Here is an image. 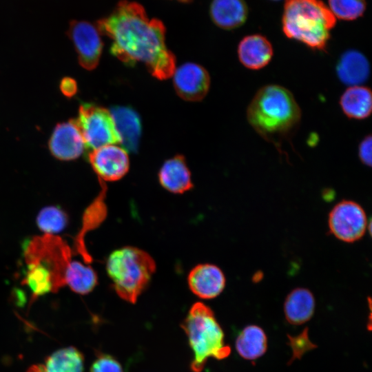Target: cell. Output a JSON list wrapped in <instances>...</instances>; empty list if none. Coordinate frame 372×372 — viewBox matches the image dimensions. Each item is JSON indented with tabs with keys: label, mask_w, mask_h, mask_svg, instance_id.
Wrapping results in <instances>:
<instances>
[{
	"label": "cell",
	"mask_w": 372,
	"mask_h": 372,
	"mask_svg": "<svg viewBox=\"0 0 372 372\" xmlns=\"http://www.w3.org/2000/svg\"><path fill=\"white\" fill-rule=\"evenodd\" d=\"M253 129L281 152L285 141L298 128L301 110L292 93L279 85H267L254 96L246 112Z\"/></svg>",
	"instance_id": "7a4b0ae2"
},
{
	"label": "cell",
	"mask_w": 372,
	"mask_h": 372,
	"mask_svg": "<svg viewBox=\"0 0 372 372\" xmlns=\"http://www.w3.org/2000/svg\"><path fill=\"white\" fill-rule=\"evenodd\" d=\"M187 283L192 292L201 299H212L225 289L226 279L223 271L209 263L199 264L189 273Z\"/></svg>",
	"instance_id": "4fadbf2b"
},
{
	"label": "cell",
	"mask_w": 372,
	"mask_h": 372,
	"mask_svg": "<svg viewBox=\"0 0 372 372\" xmlns=\"http://www.w3.org/2000/svg\"><path fill=\"white\" fill-rule=\"evenodd\" d=\"M27 264H39L52 274L57 289L65 285V274L71 261V250L59 237L45 234L32 238L24 249Z\"/></svg>",
	"instance_id": "8992f818"
},
{
	"label": "cell",
	"mask_w": 372,
	"mask_h": 372,
	"mask_svg": "<svg viewBox=\"0 0 372 372\" xmlns=\"http://www.w3.org/2000/svg\"><path fill=\"white\" fill-rule=\"evenodd\" d=\"M99 183L101 189L98 196L85 209L82 218L81 229L74 239V251L81 255L87 264L92 262V258L85 247V235L97 228L104 221L107 213L105 202L107 187L105 182L99 180Z\"/></svg>",
	"instance_id": "5bb4252c"
},
{
	"label": "cell",
	"mask_w": 372,
	"mask_h": 372,
	"mask_svg": "<svg viewBox=\"0 0 372 372\" xmlns=\"http://www.w3.org/2000/svg\"><path fill=\"white\" fill-rule=\"evenodd\" d=\"M90 372H124L121 364L114 356L98 353Z\"/></svg>",
	"instance_id": "83f0119b"
},
{
	"label": "cell",
	"mask_w": 372,
	"mask_h": 372,
	"mask_svg": "<svg viewBox=\"0 0 372 372\" xmlns=\"http://www.w3.org/2000/svg\"><path fill=\"white\" fill-rule=\"evenodd\" d=\"M336 73L342 83L349 87L360 85L369 76V63L362 52L349 50L340 56L336 65Z\"/></svg>",
	"instance_id": "e0dca14e"
},
{
	"label": "cell",
	"mask_w": 372,
	"mask_h": 372,
	"mask_svg": "<svg viewBox=\"0 0 372 372\" xmlns=\"http://www.w3.org/2000/svg\"><path fill=\"white\" fill-rule=\"evenodd\" d=\"M236 349L244 359L254 360L262 356L267 349V338L258 325L245 327L236 338Z\"/></svg>",
	"instance_id": "7402d4cb"
},
{
	"label": "cell",
	"mask_w": 372,
	"mask_h": 372,
	"mask_svg": "<svg viewBox=\"0 0 372 372\" xmlns=\"http://www.w3.org/2000/svg\"><path fill=\"white\" fill-rule=\"evenodd\" d=\"M371 136H366L358 147V156L361 162L369 167L371 166Z\"/></svg>",
	"instance_id": "f1b7e54d"
},
{
	"label": "cell",
	"mask_w": 372,
	"mask_h": 372,
	"mask_svg": "<svg viewBox=\"0 0 372 372\" xmlns=\"http://www.w3.org/2000/svg\"><path fill=\"white\" fill-rule=\"evenodd\" d=\"M68 221L67 214L55 206L43 208L37 217L38 227L45 234L50 235L61 231L66 227Z\"/></svg>",
	"instance_id": "484cf974"
},
{
	"label": "cell",
	"mask_w": 372,
	"mask_h": 372,
	"mask_svg": "<svg viewBox=\"0 0 372 372\" xmlns=\"http://www.w3.org/2000/svg\"><path fill=\"white\" fill-rule=\"evenodd\" d=\"M90 163L99 180L116 181L128 172L130 160L126 149L117 145H107L92 150L88 156Z\"/></svg>",
	"instance_id": "30bf717a"
},
{
	"label": "cell",
	"mask_w": 372,
	"mask_h": 372,
	"mask_svg": "<svg viewBox=\"0 0 372 372\" xmlns=\"http://www.w3.org/2000/svg\"><path fill=\"white\" fill-rule=\"evenodd\" d=\"M340 105L348 118L356 120L365 119L371 113V91L363 85L350 86L341 95Z\"/></svg>",
	"instance_id": "ffe728a7"
},
{
	"label": "cell",
	"mask_w": 372,
	"mask_h": 372,
	"mask_svg": "<svg viewBox=\"0 0 372 372\" xmlns=\"http://www.w3.org/2000/svg\"><path fill=\"white\" fill-rule=\"evenodd\" d=\"M125 149L135 152L141 132V120L135 111L126 107H116L110 111Z\"/></svg>",
	"instance_id": "44dd1931"
},
{
	"label": "cell",
	"mask_w": 372,
	"mask_h": 372,
	"mask_svg": "<svg viewBox=\"0 0 372 372\" xmlns=\"http://www.w3.org/2000/svg\"><path fill=\"white\" fill-rule=\"evenodd\" d=\"M60 88L65 96L71 97L76 94L77 85L74 79L67 77L61 81Z\"/></svg>",
	"instance_id": "f546056e"
},
{
	"label": "cell",
	"mask_w": 372,
	"mask_h": 372,
	"mask_svg": "<svg viewBox=\"0 0 372 372\" xmlns=\"http://www.w3.org/2000/svg\"><path fill=\"white\" fill-rule=\"evenodd\" d=\"M180 326L193 353L192 372H201L210 358L223 360L229 355L231 349L225 342L224 332L214 311L203 302L191 307Z\"/></svg>",
	"instance_id": "277c9868"
},
{
	"label": "cell",
	"mask_w": 372,
	"mask_h": 372,
	"mask_svg": "<svg viewBox=\"0 0 372 372\" xmlns=\"http://www.w3.org/2000/svg\"><path fill=\"white\" fill-rule=\"evenodd\" d=\"M178 1H182V2H189L191 0H178Z\"/></svg>",
	"instance_id": "1f68e13d"
},
{
	"label": "cell",
	"mask_w": 372,
	"mask_h": 372,
	"mask_svg": "<svg viewBox=\"0 0 372 372\" xmlns=\"http://www.w3.org/2000/svg\"><path fill=\"white\" fill-rule=\"evenodd\" d=\"M158 176L161 186L174 194H183L194 187L191 172L182 155H176L165 161Z\"/></svg>",
	"instance_id": "2e32d148"
},
{
	"label": "cell",
	"mask_w": 372,
	"mask_h": 372,
	"mask_svg": "<svg viewBox=\"0 0 372 372\" xmlns=\"http://www.w3.org/2000/svg\"><path fill=\"white\" fill-rule=\"evenodd\" d=\"M42 364H37L30 366L25 372H43Z\"/></svg>",
	"instance_id": "4dcf8cb0"
},
{
	"label": "cell",
	"mask_w": 372,
	"mask_h": 372,
	"mask_svg": "<svg viewBox=\"0 0 372 372\" xmlns=\"http://www.w3.org/2000/svg\"><path fill=\"white\" fill-rule=\"evenodd\" d=\"M68 35L74 43L80 65L88 70L94 69L99 62L103 46L96 25L74 20L70 23Z\"/></svg>",
	"instance_id": "9c48e42d"
},
{
	"label": "cell",
	"mask_w": 372,
	"mask_h": 372,
	"mask_svg": "<svg viewBox=\"0 0 372 372\" xmlns=\"http://www.w3.org/2000/svg\"><path fill=\"white\" fill-rule=\"evenodd\" d=\"M336 18L320 0H286L282 19V31L289 39L309 48L323 51Z\"/></svg>",
	"instance_id": "3957f363"
},
{
	"label": "cell",
	"mask_w": 372,
	"mask_h": 372,
	"mask_svg": "<svg viewBox=\"0 0 372 372\" xmlns=\"http://www.w3.org/2000/svg\"><path fill=\"white\" fill-rule=\"evenodd\" d=\"M27 265V271L23 282L31 289L33 299L50 291H57L54 278L47 268L39 264Z\"/></svg>",
	"instance_id": "d4e9b609"
},
{
	"label": "cell",
	"mask_w": 372,
	"mask_h": 372,
	"mask_svg": "<svg viewBox=\"0 0 372 372\" xmlns=\"http://www.w3.org/2000/svg\"><path fill=\"white\" fill-rule=\"evenodd\" d=\"M315 307L316 300L311 291L305 288H296L285 298L284 314L289 323L300 325L312 318Z\"/></svg>",
	"instance_id": "d6986e66"
},
{
	"label": "cell",
	"mask_w": 372,
	"mask_h": 372,
	"mask_svg": "<svg viewBox=\"0 0 372 372\" xmlns=\"http://www.w3.org/2000/svg\"><path fill=\"white\" fill-rule=\"evenodd\" d=\"M328 8L334 17L342 20H355L366 10V0H328Z\"/></svg>",
	"instance_id": "4316f807"
},
{
	"label": "cell",
	"mask_w": 372,
	"mask_h": 372,
	"mask_svg": "<svg viewBox=\"0 0 372 372\" xmlns=\"http://www.w3.org/2000/svg\"><path fill=\"white\" fill-rule=\"evenodd\" d=\"M65 285L76 293L85 295L91 292L98 282L96 271L78 261H70L65 274Z\"/></svg>",
	"instance_id": "cb8c5ba5"
},
{
	"label": "cell",
	"mask_w": 372,
	"mask_h": 372,
	"mask_svg": "<svg viewBox=\"0 0 372 372\" xmlns=\"http://www.w3.org/2000/svg\"><path fill=\"white\" fill-rule=\"evenodd\" d=\"M237 53L240 62L245 68L258 70L269 63L273 50L265 37L255 34L246 36L240 41Z\"/></svg>",
	"instance_id": "9a60e30c"
},
{
	"label": "cell",
	"mask_w": 372,
	"mask_h": 372,
	"mask_svg": "<svg viewBox=\"0 0 372 372\" xmlns=\"http://www.w3.org/2000/svg\"><path fill=\"white\" fill-rule=\"evenodd\" d=\"M85 146L76 119L58 124L49 141L52 154L62 161L77 158L83 153Z\"/></svg>",
	"instance_id": "7c38bea8"
},
{
	"label": "cell",
	"mask_w": 372,
	"mask_h": 372,
	"mask_svg": "<svg viewBox=\"0 0 372 372\" xmlns=\"http://www.w3.org/2000/svg\"><path fill=\"white\" fill-rule=\"evenodd\" d=\"M272 1H278V0H272Z\"/></svg>",
	"instance_id": "d6a6232c"
},
{
	"label": "cell",
	"mask_w": 372,
	"mask_h": 372,
	"mask_svg": "<svg viewBox=\"0 0 372 372\" xmlns=\"http://www.w3.org/2000/svg\"><path fill=\"white\" fill-rule=\"evenodd\" d=\"M43 372H83L84 356L76 347L59 349L42 364Z\"/></svg>",
	"instance_id": "603a6c76"
},
{
	"label": "cell",
	"mask_w": 372,
	"mask_h": 372,
	"mask_svg": "<svg viewBox=\"0 0 372 372\" xmlns=\"http://www.w3.org/2000/svg\"><path fill=\"white\" fill-rule=\"evenodd\" d=\"M76 120L88 149L93 150L107 145L121 144L114 118L107 109L83 104Z\"/></svg>",
	"instance_id": "52a82bcc"
},
{
	"label": "cell",
	"mask_w": 372,
	"mask_h": 372,
	"mask_svg": "<svg viewBox=\"0 0 372 372\" xmlns=\"http://www.w3.org/2000/svg\"><path fill=\"white\" fill-rule=\"evenodd\" d=\"M106 270L116 294L123 300L134 304L149 284L156 263L146 251L125 246L110 254Z\"/></svg>",
	"instance_id": "5b68a950"
},
{
	"label": "cell",
	"mask_w": 372,
	"mask_h": 372,
	"mask_svg": "<svg viewBox=\"0 0 372 372\" xmlns=\"http://www.w3.org/2000/svg\"><path fill=\"white\" fill-rule=\"evenodd\" d=\"M328 225L330 233L336 238L351 243L364 235L367 218L364 209L358 203L343 200L330 211Z\"/></svg>",
	"instance_id": "ba28073f"
},
{
	"label": "cell",
	"mask_w": 372,
	"mask_h": 372,
	"mask_svg": "<svg viewBox=\"0 0 372 372\" xmlns=\"http://www.w3.org/2000/svg\"><path fill=\"white\" fill-rule=\"evenodd\" d=\"M96 27L112 40L111 53L124 63H143L160 80L173 75L176 58L165 44V28L160 20L149 18L139 3L119 1Z\"/></svg>",
	"instance_id": "6da1fadb"
},
{
	"label": "cell",
	"mask_w": 372,
	"mask_h": 372,
	"mask_svg": "<svg viewBox=\"0 0 372 372\" xmlns=\"http://www.w3.org/2000/svg\"><path fill=\"white\" fill-rule=\"evenodd\" d=\"M209 13L217 26L225 30H232L245 22L248 8L244 0H213Z\"/></svg>",
	"instance_id": "ac0fdd59"
},
{
	"label": "cell",
	"mask_w": 372,
	"mask_h": 372,
	"mask_svg": "<svg viewBox=\"0 0 372 372\" xmlns=\"http://www.w3.org/2000/svg\"><path fill=\"white\" fill-rule=\"evenodd\" d=\"M174 86L178 95L187 101H199L207 94L210 86L208 72L203 66L186 63L175 69Z\"/></svg>",
	"instance_id": "8fae6325"
}]
</instances>
